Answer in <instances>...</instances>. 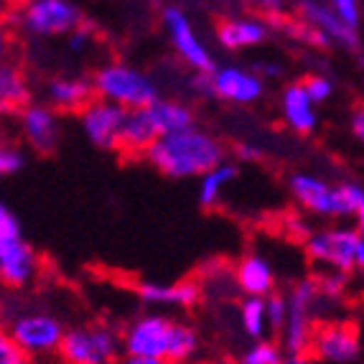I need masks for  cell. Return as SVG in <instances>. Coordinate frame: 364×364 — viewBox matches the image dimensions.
<instances>
[{
  "label": "cell",
  "instance_id": "1",
  "mask_svg": "<svg viewBox=\"0 0 364 364\" xmlns=\"http://www.w3.org/2000/svg\"><path fill=\"white\" fill-rule=\"evenodd\" d=\"M143 158L168 178H201L214 166L225 164L227 148L217 135L191 125L161 135Z\"/></svg>",
  "mask_w": 364,
  "mask_h": 364
},
{
  "label": "cell",
  "instance_id": "2",
  "mask_svg": "<svg viewBox=\"0 0 364 364\" xmlns=\"http://www.w3.org/2000/svg\"><path fill=\"white\" fill-rule=\"evenodd\" d=\"M122 344L128 354L161 357L168 359L171 364H183L196 359L201 349V336L191 323L176 321L158 311H148L135 316L122 328Z\"/></svg>",
  "mask_w": 364,
  "mask_h": 364
},
{
  "label": "cell",
  "instance_id": "3",
  "mask_svg": "<svg viewBox=\"0 0 364 364\" xmlns=\"http://www.w3.org/2000/svg\"><path fill=\"white\" fill-rule=\"evenodd\" d=\"M92 82H95V92H97L100 100H109V102L120 105L125 109L148 107L156 100H161L156 79L143 69L125 64V61L102 64L97 72L92 74Z\"/></svg>",
  "mask_w": 364,
  "mask_h": 364
},
{
  "label": "cell",
  "instance_id": "4",
  "mask_svg": "<svg viewBox=\"0 0 364 364\" xmlns=\"http://www.w3.org/2000/svg\"><path fill=\"white\" fill-rule=\"evenodd\" d=\"M6 334L21 349H26V354L36 362V359L59 354V346L64 341V334H67V326L51 311L26 306V309L6 314Z\"/></svg>",
  "mask_w": 364,
  "mask_h": 364
},
{
  "label": "cell",
  "instance_id": "5",
  "mask_svg": "<svg viewBox=\"0 0 364 364\" xmlns=\"http://www.w3.org/2000/svg\"><path fill=\"white\" fill-rule=\"evenodd\" d=\"M122 354V331L105 321L69 326L59 346V359L64 364H115Z\"/></svg>",
  "mask_w": 364,
  "mask_h": 364
},
{
  "label": "cell",
  "instance_id": "6",
  "mask_svg": "<svg viewBox=\"0 0 364 364\" xmlns=\"http://www.w3.org/2000/svg\"><path fill=\"white\" fill-rule=\"evenodd\" d=\"M288 191L301 212L316 219L352 217L344 183H331L311 171H293L288 176Z\"/></svg>",
  "mask_w": 364,
  "mask_h": 364
},
{
  "label": "cell",
  "instance_id": "7",
  "mask_svg": "<svg viewBox=\"0 0 364 364\" xmlns=\"http://www.w3.org/2000/svg\"><path fill=\"white\" fill-rule=\"evenodd\" d=\"M298 36L314 46H341V49H359V28L336 16L331 3L321 0H296Z\"/></svg>",
  "mask_w": 364,
  "mask_h": 364
},
{
  "label": "cell",
  "instance_id": "8",
  "mask_svg": "<svg viewBox=\"0 0 364 364\" xmlns=\"http://www.w3.org/2000/svg\"><path fill=\"white\" fill-rule=\"evenodd\" d=\"M13 21L31 38H59L82 26V11L72 0H26L13 11Z\"/></svg>",
  "mask_w": 364,
  "mask_h": 364
},
{
  "label": "cell",
  "instance_id": "9",
  "mask_svg": "<svg viewBox=\"0 0 364 364\" xmlns=\"http://www.w3.org/2000/svg\"><path fill=\"white\" fill-rule=\"evenodd\" d=\"M357 227L346 225H328L311 230L304 237V250L314 265L323 270H341V273H354L357 270V247H359Z\"/></svg>",
  "mask_w": 364,
  "mask_h": 364
},
{
  "label": "cell",
  "instance_id": "10",
  "mask_svg": "<svg viewBox=\"0 0 364 364\" xmlns=\"http://www.w3.org/2000/svg\"><path fill=\"white\" fill-rule=\"evenodd\" d=\"M288 296V318L280 331L278 341L283 344L288 354H309L311 336H314V314L321 301V291L316 278L298 280L296 286L286 293Z\"/></svg>",
  "mask_w": 364,
  "mask_h": 364
},
{
  "label": "cell",
  "instance_id": "11",
  "mask_svg": "<svg viewBox=\"0 0 364 364\" xmlns=\"http://www.w3.org/2000/svg\"><path fill=\"white\" fill-rule=\"evenodd\" d=\"M161 23H164L166 36H168L171 49L176 51L178 59L186 64L191 72L207 74L217 67L214 54L209 51V46L201 41V36L194 31V23L186 13L178 6H168L161 13Z\"/></svg>",
  "mask_w": 364,
  "mask_h": 364
},
{
  "label": "cell",
  "instance_id": "12",
  "mask_svg": "<svg viewBox=\"0 0 364 364\" xmlns=\"http://www.w3.org/2000/svg\"><path fill=\"white\" fill-rule=\"evenodd\" d=\"M309 354L323 364H352L362 354V336L352 321L316 323Z\"/></svg>",
  "mask_w": 364,
  "mask_h": 364
},
{
  "label": "cell",
  "instance_id": "13",
  "mask_svg": "<svg viewBox=\"0 0 364 364\" xmlns=\"http://www.w3.org/2000/svg\"><path fill=\"white\" fill-rule=\"evenodd\" d=\"M125 117H128L125 107L109 102V100L95 97L79 112V128H82L87 143L97 151H120Z\"/></svg>",
  "mask_w": 364,
  "mask_h": 364
},
{
  "label": "cell",
  "instance_id": "14",
  "mask_svg": "<svg viewBox=\"0 0 364 364\" xmlns=\"http://www.w3.org/2000/svg\"><path fill=\"white\" fill-rule=\"evenodd\" d=\"M209 90H212V100L232 105H255L265 95V77L257 69L217 64L209 72Z\"/></svg>",
  "mask_w": 364,
  "mask_h": 364
},
{
  "label": "cell",
  "instance_id": "15",
  "mask_svg": "<svg viewBox=\"0 0 364 364\" xmlns=\"http://www.w3.org/2000/svg\"><path fill=\"white\" fill-rule=\"evenodd\" d=\"M16 128L23 146H28L31 151L54 153L61 138L59 109H54L49 102H28L16 112Z\"/></svg>",
  "mask_w": 364,
  "mask_h": 364
},
{
  "label": "cell",
  "instance_id": "16",
  "mask_svg": "<svg viewBox=\"0 0 364 364\" xmlns=\"http://www.w3.org/2000/svg\"><path fill=\"white\" fill-rule=\"evenodd\" d=\"M41 273V257L26 237L0 240V280L11 291L33 286Z\"/></svg>",
  "mask_w": 364,
  "mask_h": 364
},
{
  "label": "cell",
  "instance_id": "17",
  "mask_svg": "<svg viewBox=\"0 0 364 364\" xmlns=\"http://www.w3.org/2000/svg\"><path fill=\"white\" fill-rule=\"evenodd\" d=\"M135 296L148 309H178L191 311L201 304V286L196 280H173V283H158V280H143L135 286Z\"/></svg>",
  "mask_w": 364,
  "mask_h": 364
},
{
  "label": "cell",
  "instance_id": "18",
  "mask_svg": "<svg viewBox=\"0 0 364 364\" xmlns=\"http://www.w3.org/2000/svg\"><path fill=\"white\" fill-rule=\"evenodd\" d=\"M43 95H46V102L59 112H82L97 97L92 77H82V74H61L49 79L43 87Z\"/></svg>",
  "mask_w": 364,
  "mask_h": 364
},
{
  "label": "cell",
  "instance_id": "19",
  "mask_svg": "<svg viewBox=\"0 0 364 364\" xmlns=\"http://www.w3.org/2000/svg\"><path fill=\"white\" fill-rule=\"evenodd\" d=\"M280 117L286 128L296 135H311L318 128V112L316 102L306 92L304 82H291L280 92Z\"/></svg>",
  "mask_w": 364,
  "mask_h": 364
},
{
  "label": "cell",
  "instance_id": "20",
  "mask_svg": "<svg viewBox=\"0 0 364 364\" xmlns=\"http://www.w3.org/2000/svg\"><path fill=\"white\" fill-rule=\"evenodd\" d=\"M214 36H217V43L225 51H245L265 43L267 36H270V28H267V21L262 18L237 16V18L219 21Z\"/></svg>",
  "mask_w": 364,
  "mask_h": 364
},
{
  "label": "cell",
  "instance_id": "21",
  "mask_svg": "<svg viewBox=\"0 0 364 364\" xmlns=\"http://www.w3.org/2000/svg\"><path fill=\"white\" fill-rule=\"evenodd\" d=\"M235 286L242 296H262L275 293L273 262L260 252H247L235 265Z\"/></svg>",
  "mask_w": 364,
  "mask_h": 364
},
{
  "label": "cell",
  "instance_id": "22",
  "mask_svg": "<svg viewBox=\"0 0 364 364\" xmlns=\"http://www.w3.org/2000/svg\"><path fill=\"white\" fill-rule=\"evenodd\" d=\"M158 138H161V128H158L156 117H153L151 105L148 107L128 109L125 128H122L120 151H125L128 156H146V151Z\"/></svg>",
  "mask_w": 364,
  "mask_h": 364
},
{
  "label": "cell",
  "instance_id": "23",
  "mask_svg": "<svg viewBox=\"0 0 364 364\" xmlns=\"http://www.w3.org/2000/svg\"><path fill=\"white\" fill-rule=\"evenodd\" d=\"M240 178V166L225 161V164L214 166L212 171H207L204 176L199 178V188H196V201L199 207L214 209L222 204L225 194L232 188V183Z\"/></svg>",
  "mask_w": 364,
  "mask_h": 364
},
{
  "label": "cell",
  "instance_id": "24",
  "mask_svg": "<svg viewBox=\"0 0 364 364\" xmlns=\"http://www.w3.org/2000/svg\"><path fill=\"white\" fill-rule=\"evenodd\" d=\"M31 102V87L26 74L21 72L16 64L6 61L0 67V105H3V112L11 115V112H18L26 105Z\"/></svg>",
  "mask_w": 364,
  "mask_h": 364
},
{
  "label": "cell",
  "instance_id": "25",
  "mask_svg": "<svg viewBox=\"0 0 364 364\" xmlns=\"http://www.w3.org/2000/svg\"><path fill=\"white\" fill-rule=\"evenodd\" d=\"M237 321L242 334L250 341L267 339L270 334V323H267V304L262 296H245L237 306Z\"/></svg>",
  "mask_w": 364,
  "mask_h": 364
},
{
  "label": "cell",
  "instance_id": "26",
  "mask_svg": "<svg viewBox=\"0 0 364 364\" xmlns=\"http://www.w3.org/2000/svg\"><path fill=\"white\" fill-rule=\"evenodd\" d=\"M151 109H153V117H156V122H158V128H161V135L176 133V130L196 125L194 109L188 107L186 102H181V100L161 97L151 105Z\"/></svg>",
  "mask_w": 364,
  "mask_h": 364
},
{
  "label": "cell",
  "instance_id": "27",
  "mask_svg": "<svg viewBox=\"0 0 364 364\" xmlns=\"http://www.w3.org/2000/svg\"><path fill=\"white\" fill-rule=\"evenodd\" d=\"M286 349L275 339H257L240 354V364H280L286 359Z\"/></svg>",
  "mask_w": 364,
  "mask_h": 364
},
{
  "label": "cell",
  "instance_id": "28",
  "mask_svg": "<svg viewBox=\"0 0 364 364\" xmlns=\"http://www.w3.org/2000/svg\"><path fill=\"white\" fill-rule=\"evenodd\" d=\"M26 164H28V158H26L23 146H18V143H3V148H0V176H18L21 171L26 168Z\"/></svg>",
  "mask_w": 364,
  "mask_h": 364
},
{
  "label": "cell",
  "instance_id": "29",
  "mask_svg": "<svg viewBox=\"0 0 364 364\" xmlns=\"http://www.w3.org/2000/svg\"><path fill=\"white\" fill-rule=\"evenodd\" d=\"M267 304V323H270V334L280 336L283 326H286V318H288V296L286 293H270L265 298Z\"/></svg>",
  "mask_w": 364,
  "mask_h": 364
},
{
  "label": "cell",
  "instance_id": "30",
  "mask_svg": "<svg viewBox=\"0 0 364 364\" xmlns=\"http://www.w3.org/2000/svg\"><path fill=\"white\" fill-rule=\"evenodd\" d=\"M306 87V92L311 95V100H314L316 105H326L328 100L334 97V79L326 77V74L316 72V74H309V77L301 79Z\"/></svg>",
  "mask_w": 364,
  "mask_h": 364
},
{
  "label": "cell",
  "instance_id": "31",
  "mask_svg": "<svg viewBox=\"0 0 364 364\" xmlns=\"http://www.w3.org/2000/svg\"><path fill=\"white\" fill-rule=\"evenodd\" d=\"M316 283H318V291L323 298H341L346 283H349V273H341V270H321L316 275Z\"/></svg>",
  "mask_w": 364,
  "mask_h": 364
},
{
  "label": "cell",
  "instance_id": "32",
  "mask_svg": "<svg viewBox=\"0 0 364 364\" xmlns=\"http://www.w3.org/2000/svg\"><path fill=\"white\" fill-rule=\"evenodd\" d=\"M346 188V199H349V207H352V219L354 227L359 230V235L364 237V186L354 181H344Z\"/></svg>",
  "mask_w": 364,
  "mask_h": 364
},
{
  "label": "cell",
  "instance_id": "33",
  "mask_svg": "<svg viewBox=\"0 0 364 364\" xmlns=\"http://www.w3.org/2000/svg\"><path fill=\"white\" fill-rule=\"evenodd\" d=\"M0 364H33V359L26 354V349H21V346L3 331V334H0Z\"/></svg>",
  "mask_w": 364,
  "mask_h": 364
},
{
  "label": "cell",
  "instance_id": "34",
  "mask_svg": "<svg viewBox=\"0 0 364 364\" xmlns=\"http://www.w3.org/2000/svg\"><path fill=\"white\" fill-rule=\"evenodd\" d=\"M328 3L344 23H349L352 28L362 26V3L359 0H328Z\"/></svg>",
  "mask_w": 364,
  "mask_h": 364
},
{
  "label": "cell",
  "instance_id": "35",
  "mask_svg": "<svg viewBox=\"0 0 364 364\" xmlns=\"http://www.w3.org/2000/svg\"><path fill=\"white\" fill-rule=\"evenodd\" d=\"M11 237H23V227H21L18 214L8 204H3L0 207V240H11Z\"/></svg>",
  "mask_w": 364,
  "mask_h": 364
},
{
  "label": "cell",
  "instance_id": "36",
  "mask_svg": "<svg viewBox=\"0 0 364 364\" xmlns=\"http://www.w3.org/2000/svg\"><path fill=\"white\" fill-rule=\"evenodd\" d=\"M90 43H92V31L87 28L85 23L79 26L74 33H69V51H72V54H82Z\"/></svg>",
  "mask_w": 364,
  "mask_h": 364
},
{
  "label": "cell",
  "instance_id": "37",
  "mask_svg": "<svg viewBox=\"0 0 364 364\" xmlns=\"http://www.w3.org/2000/svg\"><path fill=\"white\" fill-rule=\"evenodd\" d=\"M245 3L257 8V11H262L265 16H280L288 6V0H245Z\"/></svg>",
  "mask_w": 364,
  "mask_h": 364
},
{
  "label": "cell",
  "instance_id": "38",
  "mask_svg": "<svg viewBox=\"0 0 364 364\" xmlns=\"http://www.w3.org/2000/svg\"><path fill=\"white\" fill-rule=\"evenodd\" d=\"M349 130H352L354 138L364 143V105L354 107V112L349 115Z\"/></svg>",
  "mask_w": 364,
  "mask_h": 364
},
{
  "label": "cell",
  "instance_id": "39",
  "mask_svg": "<svg viewBox=\"0 0 364 364\" xmlns=\"http://www.w3.org/2000/svg\"><path fill=\"white\" fill-rule=\"evenodd\" d=\"M115 364H171L168 359H161V357H143V354H122Z\"/></svg>",
  "mask_w": 364,
  "mask_h": 364
},
{
  "label": "cell",
  "instance_id": "40",
  "mask_svg": "<svg viewBox=\"0 0 364 364\" xmlns=\"http://www.w3.org/2000/svg\"><path fill=\"white\" fill-rule=\"evenodd\" d=\"M237 156L242 158V161H260L262 153L257 151V148L247 146V143H242V146H237Z\"/></svg>",
  "mask_w": 364,
  "mask_h": 364
},
{
  "label": "cell",
  "instance_id": "41",
  "mask_svg": "<svg viewBox=\"0 0 364 364\" xmlns=\"http://www.w3.org/2000/svg\"><path fill=\"white\" fill-rule=\"evenodd\" d=\"M255 69L262 74V77H280V74H283V69H280V67H273L270 61H262V64L257 61V67H255Z\"/></svg>",
  "mask_w": 364,
  "mask_h": 364
},
{
  "label": "cell",
  "instance_id": "42",
  "mask_svg": "<svg viewBox=\"0 0 364 364\" xmlns=\"http://www.w3.org/2000/svg\"><path fill=\"white\" fill-rule=\"evenodd\" d=\"M311 359L314 357H309V354H286V359L280 364H314Z\"/></svg>",
  "mask_w": 364,
  "mask_h": 364
},
{
  "label": "cell",
  "instance_id": "43",
  "mask_svg": "<svg viewBox=\"0 0 364 364\" xmlns=\"http://www.w3.org/2000/svg\"><path fill=\"white\" fill-rule=\"evenodd\" d=\"M357 270L364 273V237L359 240V247H357Z\"/></svg>",
  "mask_w": 364,
  "mask_h": 364
},
{
  "label": "cell",
  "instance_id": "44",
  "mask_svg": "<svg viewBox=\"0 0 364 364\" xmlns=\"http://www.w3.org/2000/svg\"><path fill=\"white\" fill-rule=\"evenodd\" d=\"M23 3L26 0H3V8H13V11H16V8H21Z\"/></svg>",
  "mask_w": 364,
  "mask_h": 364
},
{
  "label": "cell",
  "instance_id": "45",
  "mask_svg": "<svg viewBox=\"0 0 364 364\" xmlns=\"http://www.w3.org/2000/svg\"><path fill=\"white\" fill-rule=\"evenodd\" d=\"M183 364H225V362H204V359H191V362H183Z\"/></svg>",
  "mask_w": 364,
  "mask_h": 364
}]
</instances>
